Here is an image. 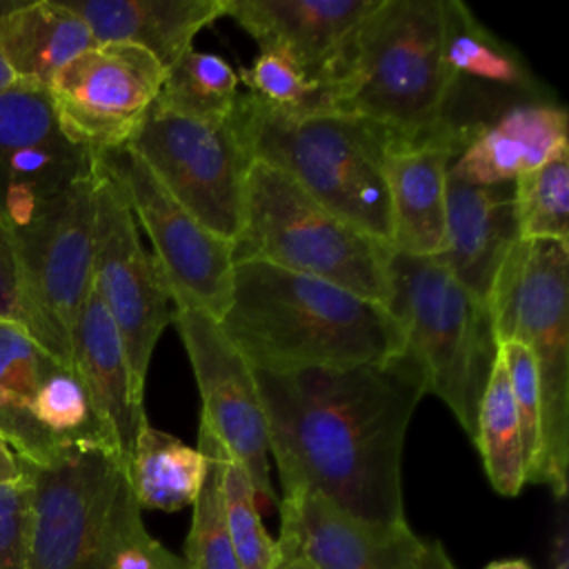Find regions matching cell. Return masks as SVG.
<instances>
[{"label":"cell","mask_w":569,"mask_h":569,"mask_svg":"<svg viewBox=\"0 0 569 569\" xmlns=\"http://www.w3.org/2000/svg\"><path fill=\"white\" fill-rule=\"evenodd\" d=\"M27 460L16 453V449L7 442V438L0 433V485H27Z\"/></svg>","instance_id":"38"},{"label":"cell","mask_w":569,"mask_h":569,"mask_svg":"<svg viewBox=\"0 0 569 569\" xmlns=\"http://www.w3.org/2000/svg\"><path fill=\"white\" fill-rule=\"evenodd\" d=\"M0 320L20 325L27 331V311L11 229L0 222Z\"/></svg>","instance_id":"37"},{"label":"cell","mask_w":569,"mask_h":569,"mask_svg":"<svg viewBox=\"0 0 569 569\" xmlns=\"http://www.w3.org/2000/svg\"><path fill=\"white\" fill-rule=\"evenodd\" d=\"M93 164L96 236L91 284L120 333L133 391L144 400L156 342L171 322V296L156 258L142 249L138 224L120 191L96 160Z\"/></svg>","instance_id":"12"},{"label":"cell","mask_w":569,"mask_h":569,"mask_svg":"<svg viewBox=\"0 0 569 569\" xmlns=\"http://www.w3.org/2000/svg\"><path fill=\"white\" fill-rule=\"evenodd\" d=\"M13 84H18V78H16V73L11 71V67L7 64V60H4L2 53H0V93L7 91V89L13 87Z\"/></svg>","instance_id":"41"},{"label":"cell","mask_w":569,"mask_h":569,"mask_svg":"<svg viewBox=\"0 0 569 569\" xmlns=\"http://www.w3.org/2000/svg\"><path fill=\"white\" fill-rule=\"evenodd\" d=\"M198 449L207 460L202 487L193 500L191 529L184 545L189 569H240L222 507V458L224 447L216 433L200 420Z\"/></svg>","instance_id":"30"},{"label":"cell","mask_w":569,"mask_h":569,"mask_svg":"<svg viewBox=\"0 0 569 569\" xmlns=\"http://www.w3.org/2000/svg\"><path fill=\"white\" fill-rule=\"evenodd\" d=\"M96 42L133 44L164 69L178 62L198 31L227 16V0H62Z\"/></svg>","instance_id":"22"},{"label":"cell","mask_w":569,"mask_h":569,"mask_svg":"<svg viewBox=\"0 0 569 569\" xmlns=\"http://www.w3.org/2000/svg\"><path fill=\"white\" fill-rule=\"evenodd\" d=\"M58 362L20 325L0 320V433L16 453L33 465L58 449L33 418V400L44 373Z\"/></svg>","instance_id":"24"},{"label":"cell","mask_w":569,"mask_h":569,"mask_svg":"<svg viewBox=\"0 0 569 569\" xmlns=\"http://www.w3.org/2000/svg\"><path fill=\"white\" fill-rule=\"evenodd\" d=\"M238 84V71L224 58L191 47L167 69L153 104L184 118L222 122L240 98Z\"/></svg>","instance_id":"28"},{"label":"cell","mask_w":569,"mask_h":569,"mask_svg":"<svg viewBox=\"0 0 569 569\" xmlns=\"http://www.w3.org/2000/svg\"><path fill=\"white\" fill-rule=\"evenodd\" d=\"M445 58L458 82L471 78L516 91H531L536 84L522 58L489 33L458 0H447Z\"/></svg>","instance_id":"27"},{"label":"cell","mask_w":569,"mask_h":569,"mask_svg":"<svg viewBox=\"0 0 569 569\" xmlns=\"http://www.w3.org/2000/svg\"><path fill=\"white\" fill-rule=\"evenodd\" d=\"M420 569H456V567H453L449 553L445 551V547L440 542H427L425 540Z\"/></svg>","instance_id":"39"},{"label":"cell","mask_w":569,"mask_h":569,"mask_svg":"<svg viewBox=\"0 0 569 569\" xmlns=\"http://www.w3.org/2000/svg\"><path fill=\"white\" fill-rule=\"evenodd\" d=\"M253 373L282 496L313 493L371 527L407 525L402 447L425 387L405 353L387 365Z\"/></svg>","instance_id":"1"},{"label":"cell","mask_w":569,"mask_h":569,"mask_svg":"<svg viewBox=\"0 0 569 569\" xmlns=\"http://www.w3.org/2000/svg\"><path fill=\"white\" fill-rule=\"evenodd\" d=\"M276 569H305V567H300V565H296V562H289V560H278Z\"/></svg>","instance_id":"43"},{"label":"cell","mask_w":569,"mask_h":569,"mask_svg":"<svg viewBox=\"0 0 569 569\" xmlns=\"http://www.w3.org/2000/svg\"><path fill=\"white\" fill-rule=\"evenodd\" d=\"M167 69L144 49L98 42L47 84L62 133L93 158L124 147L153 107Z\"/></svg>","instance_id":"13"},{"label":"cell","mask_w":569,"mask_h":569,"mask_svg":"<svg viewBox=\"0 0 569 569\" xmlns=\"http://www.w3.org/2000/svg\"><path fill=\"white\" fill-rule=\"evenodd\" d=\"M567 142V111L551 102H516L493 120L471 122L449 173L471 184H511Z\"/></svg>","instance_id":"21"},{"label":"cell","mask_w":569,"mask_h":569,"mask_svg":"<svg viewBox=\"0 0 569 569\" xmlns=\"http://www.w3.org/2000/svg\"><path fill=\"white\" fill-rule=\"evenodd\" d=\"M485 569H531V567L522 558H507V560H496V562L487 565Z\"/></svg>","instance_id":"42"},{"label":"cell","mask_w":569,"mask_h":569,"mask_svg":"<svg viewBox=\"0 0 569 569\" xmlns=\"http://www.w3.org/2000/svg\"><path fill=\"white\" fill-rule=\"evenodd\" d=\"M569 242L518 238L487 298L493 336L520 342L533 358L540 389L536 485L567 496L569 467Z\"/></svg>","instance_id":"5"},{"label":"cell","mask_w":569,"mask_h":569,"mask_svg":"<svg viewBox=\"0 0 569 569\" xmlns=\"http://www.w3.org/2000/svg\"><path fill=\"white\" fill-rule=\"evenodd\" d=\"M218 327L267 373L387 365L405 353L402 329L382 302L258 260L233 262Z\"/></svg>","instance_id":"2"},{"label":"cell","mask_w":569,"mask_h":569,"mask_svg":"<svg viewBox=\"0 0 569 569\" xmlns=\"http://www.w3.org/2000/svg\"><path fill=\"white\" fill-rule=\"evenodd\" d=\"M278 509V560L305 569H420L425 540L409 522L371 527L305 491L282 496Z\"/></svg>","instance_id":"16"},{"label":"cell","mask_w":569,"mask_h":569,"mask_svg":"<svg viewBox=\"0 0 569 569\" xmlns=\"http://www.w3.org/2000/svg\"><path fill=\"white\" fill-rule=\"evenodd\" d=\"M98 44L62 0H0V53L18 82L47 87L78 53Z\"/></svg>","instance_id":"23"},{"label":"cell","mask_w":569,"mask_h":569,"mask_svg":"<svg viewBox=\"0 0 569 569\" xmlns=\"http://www.w3.org/2000/svg\"><path fill=\"white\" fill-rule=\"evenodd\" d=\"M29 482L0 485V569H27Z\"/></svg>","instance_id":"36"},{"label":"cell","mask_w":569,"mask_h":569,"mask_svg":"<svg viewBox=\"0 0 569 569\" xmlns=\"http://www.w3.org/2000/svg\"><path fill=\"white\" fill-rule=\"evenodd\" d=\"M104 569H189L184 558L169 551L147 531L131 487L116 511Z\"/></svg>","instance_id":"34"},{"label":"cell","mask_w":569,"mask_h":569,"mask_svg":"<svg viewBox=\"0 0 569 569\" xmlns=\"http://www.w3.org/2000/svg\"><path fill=\"white\" fill-rule=\"evenodd\" d=\"M231 122L251 160L289 176L333 216L389 247V129L342 111H280L253 93L238 98Z\"/></svg>","instance_id":"4"},{"label":"cell","mask_w":569,"mask_h":569,"mask_svg":"<svg viewBox=\"0 0 569 569\" xmlns=\"http://www.w3.org/2000/svg\"><path fill=\"white\" fill-rule=\"evenodd\" d=\"M445 44L447 0H378L322 89L325 111L367 118L398 138L442 129L460 87Z\"/></svg>","instance_id":"3"},{"label":"cell","mask_w":569,"mask_h":569,"mask_svg":"<svg viewBox=\"0 0 569 569\" xmlns=\"http://www.w3.org/2000/svg\"><path fill=\"white\" fill-rule=\"evenodd\" d=\"M93 160L149 236L171 302L191 305L220 320L231 298V242L200 224L131 147L104 151Z\"/></svg>","instance_id":"11"},{"label":"cell","mask_w":569,"mask_h":569,"mask_svg":"<svg viewBox=\"0 0 569 569\" xmlns=\"http://www.w3.org/2000/svg\"><path fill=\"white\" fill-rule=\"evenodd\" d=\"M553 569H567L569 565V553H567V527L562 525L558 536H556V542H553Z\"/></svg>","instance_id":"40"},{"label":"cell","mask_w":569,"mask_h":569,"mask_svg":"<svg viewBox=\"0 0 569 569\" xmlns=\"http://www.w3.org/2000/svg\"><path fill=\"white\" fill-rule=\"evenodd\" d=\"M518 238L569 242V144L511 182Z\"/></svg>","instance_id":"29"},{"label":"cell","mask_w":569,"mask_h":569,"mask_svg":"<svg viewBox=\"0 0 569 569\" xmlns=\"http://www.w3.org/2000/svg\"><path fill=\"white\" fill-rule=\"evenodd\" d=\"M222 507L240 569H276V540L262 527L256 491L244 469L227 453V449L222 458Z\"/></svg>","instance_id":"32"},{"label":"cell","mask_w":569,"mask_h":569,"mask_svg":"<svg viewBox=\"0 0 569 569\" xmlns=\"http://www.w3.org/2000/svg\"><path fill=\"white\" fill-rule=\"evenodd\" d=\"M71 365L87 391L96 420L120 451L122 462H127L138 429L147 420L144 400L133 391L120 333L93 284L76 320Z\"/></svg>","instance_id":"19"},{"label":"cell","mask_w":569,"mask_h":569,"mask_svg":"<svg viewBox=\"0 0 569 569\" xmlns=\"http://www.w3.org/2000/svg\"><path fill=\"white\" fill-rule=\"evenodd\" d=\"M29 473L27 569H104L118 505L129 489L122 458L98 442L64 447Z\"/></svg>","instance_id":"8"},{"label":"cell","mask_w":569,"mask_h":569,"mask_svg":"<svg viewBox=\"0 0 569 569\" xmlns=\"http://www.w3.org/2000/svg\"><path fill=\"white\" fill-rule=\"evenodd\" d=\"M93 171V156L60 129L47 87L18 82L0 93V222L18 231Z\"/></svg>","instance_id":"15"},{"label":"cell","mask_w":569,"mask_h":569,"mask_svg":"<svg viewBox=\"0 0 569 569\" xmlns=\"http://www.w3.org/2000/svg\"><path fill=\"white\" fill-rule=\"evenodd\" d=\"M11 233L27 333L58 362L73 369V329L93 273L96 164L89 176L51 200L27 227Z\"/></svg>","instance_id":"9"},{"label":"cell","mask_w":569,"mask_h":569,"mask_svg":"<svg viewBox=\"0 0 569 569\" xmlns=\"http://www.w3.org/2000/svg\"><path fill=\"white\" fill-rule=\"evenodd\" d=\"M207 460L198 447L151 427L140 425L133 449L124 462L131 493L140 509L178 511L198 498Z\"/></svg>","instance_id":"25"},{"label":"cell","mask_w":569,"mask_h":569,"mask_svg":"<svg viewBox=\"0 0 569 569\" xmlns=\"http://www.w3.org/2000/svg\"><path fill=\"white\" fill-rule=\"evenodd\" d=\"M238 80L273 109L291 113L325 111L322 89L280 49H260L258 58L238 71Z\"/></svg>","instance_id":"33"},{"label":"cell","mask_w":569,"mask_h":569,"mask_svg":"<svg viewBox=\"0 0 569 569\" xmlns=\"http://www.w3.org/2000/svg\"><path fill=\"white\" fill-rule=\"evenodd\" d=\"M473 442L482 458L485 473L500 496H518L525 480V447L518 411L513 405L507 369L500 351L496 353L489 380L485 385Z\"/></svg>","instance_id":"26"},{"label":"cell","mask_w":569,"mask_h":569,"mask_svg":"<svg viewBox=\"0 0 569 569\" xmlns=\"http://www.w3.org/2000/svg\"><path fill=\"white\" fill-rule=\"evenodd\" d=\"M127 147L200 224L229 242L236 240L253 160L231 116L204 122L153 104Z\"/></svg>","instance_id":"10"},{"label":"cell","mask_w":569,"mask_h":569,"mask_svg":"<svg viewBox=\"0 0 569 569\" xmlns=\"http://www.w3.org/2000/svg\"><path fill=\"white\" fill-rule=\"evenodd\" d=\"M33 418L58 449L78 442H98L120 456L96 420L80 378L62 362H53L44 373L33 400Z\"/></svg>","instance_id":"31"},{"label":"cell","mask_w":569,"mask_h":569,"mask_svg":"<svg viewBox=\"0 0 569 569\" xmlns=\"http://www.w3.org/2000/svg\"><path fill=\"white\" fill-rule=\"evenodd\" d=\"M516 240L511 184H471L449 173L447 242L436 258L469 293L487 302L493 278Z\"/></svg>","instance_id":"20"},{"label":"cell","mask_w":569,"mask_h":569,"mask_svg":"<svg viewBox=\"0 0 569 569\" xmlns=\"http://www.w3.org/2000/svg\"><path fill=\"white\" fill-rule=\"evenodd\" d=\"M202 398L200 420L244 469L258 507L276 505L269 478V440L256 373L209 313L176 302L171 311Z\"/></svg>","instance_id":"14"},{"label":"cell","mask_w":569,"mask_h":569,"mask_svg":"<svg viewBox=\"0 0 569 569\" xmlns=\"http://www.w3.org/2000/svg\"><path fill=\"white\" fill-rule=\"evenodd\" d=\"M469 131L471 122L453 120L427 136H393L385 160L391 251L407 256L442 253L447 242L449 169Z\"/></svg>","instance_id":"17"},{"label":"cell","mask_w":569,"mask_h":569,"mask_svg":"<svg viewBox=\"0 0 569 569\" xmlns=\"http://www.w3.org/2000/svg\"><path fill=\"white\" fill-rule=\"evenodd\" d=\"M387 309L425 393L438 396L473 440L476 416L498 340L485 300L469 293L436 256L391 251Z\"/></svg>","instance_id":"6"},{"label":"cell","mask_w":569,"mask_h":569,"mask_svg":"<svg viewBox=\"0 0 569 569\" xmlns=\"http://www.w3.org/2000/svg\"><path fill=\"white\" fill-rule=\"evenodd\" d=\"M376 4L378 0H227V16L260 49L284 51L325 89L356 29Z\"/></svg>","instance_id":"18"},{"label":"cell","mask_w":569,"mask_h":569,"mask_svg":"<svg viewBox=\"0 0 569 569\" xmlns=\"http://www.w3.org/2000/svg\"><path fill=\"white\" fill-rule=\"evenodd\" d=\"M498 351L507 369L513 405L520 420L525 447V480L531 482L540 456V389L536 365L531 353L516 340L500 342Z\"/></svg>","instance_id":"35"},{"label":"cell","mask_w":569,"mask_h":569,"mask_svg":"<svg viewBox=\"0 0 569 569\" xmlns=\"http://www.w3.org/2000/svg\"><path fill=\"white\" fill-rule=\"evenodd\" d=\"M231 251L233 262L258 260L313 276L387 307L391 247L333 216L289 176L260 160L247 173Z\"/></svg>","instance_id":"7"}]
</instances>
